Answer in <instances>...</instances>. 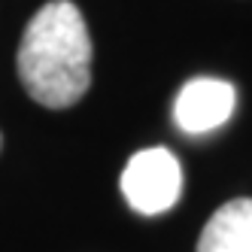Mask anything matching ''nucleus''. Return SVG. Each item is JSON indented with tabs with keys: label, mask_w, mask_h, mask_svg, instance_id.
<instances>
[{
	"label": "nucleus",
	"mask_w": 252,
	"mask_h": 252,
	"mask_svg": "<svg viewBox=\"0 0 252 252\" xmlns=\"http://www.w3.org/2000/svg\"><path fill=\"white\" fill-rule=\"evenodd\" d=\"M197 252H252V197L216 210L197 237Z\"/></svg>",
	"instance_id": "4"
},
{
	"label": "nucleus",
	"mask_w": 252,
	"mask_h": 252,
	"mask_svg": "<svg viewBox=\"0 0 252 252\" xmlns=\"http://www.w3.org/2000/svg\"><path fill=\"white\" fill-rule=\"evenodd\" d=\"M234 103H237V92H234L231 82L197 76L179 92L173 119L186 134H207L231 119Z\"/></svg>",
	"instance_id": "3"
},
{
	"label": "nucleus",
	"mask_w": 252,
	"mask_h": 252,
	"mask_svg": "<svg viewBox=\"0 0 252 252\" xmlns=\"http://www.w3.org/2000/svg\"><path fill=\"white\" fill-rule=\"evenodd\" d=\"M19 79L49 110H67L85 97L92 85V37L76 3L52 0L28 22L19 43Z\"/></svg>",
	"instance_id": "1"
},
{
	"label": "nucleus",
	"mask_w": 252,
	"mask_h": 252,
	"mask_svg": "<svg viewBox=\"0 0 252 252\" xmlns=\"http://www.w3.org/2000/svg\"><path fill=\"white\" fill-rule=\"evenodd\" d=\"M122 194L140 216L167 213L183 194V167L176 155L164 146L131 155L122 170Z\"/></svg>",
	"instance_id": "2"
}]
</instances>
